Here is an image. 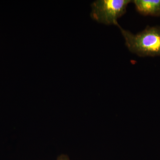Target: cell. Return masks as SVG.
I'll return each mask as SVG.
<instances>
[{"mask_svg": "<svg viewBox=\"0 0 160 160\" xmlns=\"http://www.w3.org/2000/svg\"><path fill=\"white\" fill-rule=\"evenodd\" d=\"M118 27L129 51L141 57L160 56V26H148L137 34Z\"/></svg>", "mask_w": 160, "mask_h": 160, "instance_id": "obj_1", "label": "cell"}, {"mask_svg": "<svg viewBox=\"0 0 160 160\" xmlns=\"http://www.w3.org/2000/svg\"><path fill=\"white\" fill-rule=\"evenodd\" d=\"M130 0H98L91 5L92 19L106 25L118 24V19L126 13Z\"/></svg>", "mask_w": 160, "mask_h": 160, "instance_id": "obj_2", "label": "cell"}, {"mask_svg": "<svg viewBox=\"0 0 160 160\" xmlns=\"http://www.w3.org/2000/svg\"><path fill=\"white\" fill-rule=\"evenodd\" d=\"M137 11L144 16H160V0H134Z\"/></svg>", "mask_w": 160, "mask_h": 160, "instance_id": "obj_3", "label": "cell"}, {"mask_svg": "<svg viewBox=\"0 0 160 160\" xmlns=\"http://www.w3.org/2000/svg\"><path fill=\"white\" fill-rule=\"evenodd\" d=\"M57 160H70L69 158L67 156L65 155H60L58 157Z\"/></svg>", "mask_w": 160, "mask_h": 160, "instance_id": "obj_4", "label": "cell"}]
</instances>
